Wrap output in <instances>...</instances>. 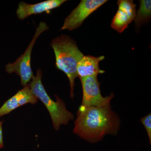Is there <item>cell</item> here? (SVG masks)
<instances>
[{
	"instance_id": "1",
	"label": "cell",
	"mask_w": 151,
	"mask_h": 151,
	"mask_svg": "<svg viewBox=\"0 0 151 151\" xmlns=\"http://www.w3.org/2000/svg\"><path fill=\"white\" fill-rule=\"evenodd\" d=\"M119 116L110 105L101 107H79L73 132L89 143L102 140L105 135H116L120 129Z\"/></svg>"
},
{
	"instance_id": "2",
	"label": "cell",
	"mask_w": 151,
	"mask_h": 151,
	"mask_svg": "<svg viewBox=\"0 0 151 151\" xmlns=\"http://www.w3.org/2000/svg\"><path fill=\"white\" fill-rule=\"evenodd\" d=\"M50 45L55 55V66L67 76L70 82V96L73 98L75 80L78 77L77 64L84 55L76 42L67 35H60L52 40Z\"/></svg>"
},
{
	"instance_id": "3",
	"label": "cell",
	"mask_w": 151,
	"mask_h": 151,
	"mask_svg": "<svg viewBox=\"0 0 151 151\" xmlns=\"http://www.w3.org/2000/svg\"><path fill=\"white\" fill-rule=\"evenodd\" d=\"M42 71L37 69L36 75L33 76L29 85L33 94L44 104L51 117L55 129L58 131L62 125H67L74 119L73 113L67 110L65 103L55 95L56 102L50 97L44 87L42 81Z\"/></svg>"
},
{
	"instance_id": "4",
	"label": "cell",
	"mask_w": 151,
	"mask_h": 151,
	"mask_svg": "<svg viewBox=\"0 0 151 151\" xmlns=\"http://www.w3.org/2000/svg\"><path fill=\"white\" fill-rule=\"evenodd\" d=\"M48 29V27L46 23L40 22L37 28L32 40L24 53L22 55L13 63H9L6 65V72L9 73H15L19 76L22 86H24L28 84V83L34 76L31 65V57L36 41L42 33Z\"/></svg>"
},
{
	"instance_id": "5",
	"label": "cell",
	"mask_w": 151,
	"mask_h": 151,
	"mask_svg": "<svg viewBox=\"0 0 151 151\" xmlns=\"http://www.w3.org/2000/svg\"><path fill=\"white\" fill-rule=\"evenodd\" d=\"M81 81L83 98L80 107H101L110 105L114 94L111 93L106 97L102 96L97 76L86 77L81 79Z\"/></svg>"
},
{
	"instance_id": "6",
	"label": "cell",
	"mask_w": 151,
	"mask_h": 151,
	"mask_svg": "<svg viewBox=\"0 0 151 151\" xmlns=\"http://www.w3.org/2000/svg\"><path fill=\"white\" fill-rule=\"evenodd\" d=\"M107 1L106 0H82L65 18L60 30L71 31L78 28L87 17Z\"/></svg>"
},
{
	"instance_id": "7",
	"label": "cell",
	"mask_w": 151,
	"mask_h": 151,
	"mask_svg": "<svg viewBox=\"0 0 151 151\" xmlns=\"http://www.w3.org/2000/svg\"><path fill=\"white\" fill-rule=\"evenodd\" d=\"M119 9L111 23V27L121 33L134 20L136 5L132 0H119L117 2Z\"/></svg>"
},
{
	"instance_id": "8",
	"label": "cell",
	"mask_w": 151,
	"mask_h": 151,
	"mask_svg": "<svg viewBox=\"0 0 151 151\" xmlns=\"http://www.w3.org/2000/svg\"><path fill=\"white\" fill-rule=\"evenodd\" d=\"M37 97L33 94L29 84H27L22 89L19 90L16 94L6 101L0 108V117L8 114L20 106L30 104H35L38 102Z\"/></svg>"
},
{
	"instance_id": "9",
	"label": "cell",
	"mask_w": 151,
	"mask_h": 151,
	"mask_svg": "<svg viewBox=\"0 0 151 151\" xmlns=\"http://www.w3.org/2000/svg\"><path fill=\"white\" fill-rule=\"evenodd\" d=\"M66 1L65 0H47L34 4L21 1L19 3L17 9V16L19 19L23 20L32 15L46 12L59 7Z\"/></svg>"
},
{
	"instance_id": "10",
	"label": "cell",
	"mask_w": 151,
	"mask_h": 151,
	"mask_svg": "<svg viewBox=\"0 0 151 151\" xmlns=\"http://www.w3.org/2000/svg\"><path fill=\"white\" fill-rule=\"evenodd\" d=\"M105 58V56L96 57L91 55H84L77 64L78 77L80 80L89 76H97L99 74L105 73L99 67V63Z\"/></svg>"
},
{
	"instance_id": "11",
	"label": "cell",
	"mask_w": 151,
	"mask_h": 151,
	"mask_svg": "<svg viewBox=\"0 0 151 151\" xmlns=\"http://www.w3.org/2000/svg\"><path fill=\"white\" fill-rule=\"evenodd\" d=\"M139 8L136 12L134 19L135 26L140 28L144 24L150 21L151 17V1L140 0Z\"/></svg>"
},
{
	"instance_id": "12",
	"label": "cell",
	"mask_w": 151,
	"mask_h": 151,
	"mask_svg": "<svg viewBox=\"0 0 151 151\" xmlns=\"http://www.w3.org/2000/svg\"><path fill=\"white\" fill-rule=\"evenodd\" d=\"M140 122L145 127L147 133L150 144H151V113H149L147 116L140 119Z\"/></svg>"
},
{
	"instance_id": "13",
	"label": "cell",
	"mask_w": 151,
	"mask_h": 151,
	"mask_svg": "<svg viewBox=\"0 0 151 151\" xmlns=\"http://www.w3.org/2000/svg\"><path fill=\"white\" fill-rule=\"evenodd\" d=\"M3 121L0 122V148H2L4 146L3 135Z\"/></svg>"
}]
</instances>
